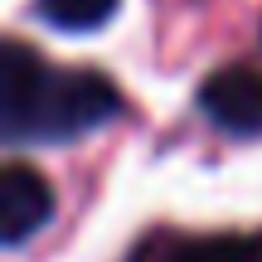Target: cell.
<instances>
[{
	"label": "cell",
	"mask_w": 262,
	"mask_h": 262,
	"mask_svg": "<svg viewBox=\"0 0 262 262\" xmlns=\"http://www.w3.org/2000/svg\"><path fill=\"white\" fill-rule=\"evenodd\" d=\"M122 112V93L93 68H54L19 39L0 49V126L10 141H78Z\"/></svg>",
	"instance_id": "cell-1"
},
{
	"label": "cell",
	"mask_w": 262,
	"mask_h": 262,
	"mask_svg": "<svg viewBox=\"0 0 262 262\" xmlns=\"http://www.w3.org/2000/svg\"><path fill=\"white\" fill-rule=\"evenodd\" d=\"M199 112L228 136H257L262 131V68L224 63L199 88Z\"/></svg>",
	"instance_id": "cell-2"
},
{
	"label": "cell",
	"mask_w": 262,
	"mask_h": 262,
	"mask_svg": "<svg viewBox=\"0 0 262 262\" xmlns=\"http://www.w3.org/2000/svg\"><path fill=\"white\" fill-rule=\"evenodd\" d=\"M54 219V185L25 160L0 170V243L19 248Z\"/></svg>",
	"instance_id": "cell-3"
},
{
	"label": "cell",
	"mask_w": 262,
	"mask_h": 262,
	"mask_svg": "<svg viewBox=\"0 0 262 262\" xmlns=\"http://www.w3.org/2000/svg\"><path fill=\"white\" fill-rule=\"evenodd\" d=\"M131 262H262V228L257 233H150L131 253Z\"/></svg>",
	"instance_id": "cell-4"
},
{
	"label": "cell",
	"mask_w": 262,
	"mask_h": 262,
	"mask_svg": "<svg viewBox=\"0 0 262 262\" xmlns=\"http://www.w3.org/2000/svg\"><path fill=\"white\" fill-rule=\"evenodd\" d=\"M34 10L44 15V25L68 29V34H88V29H102L112 19L117 0H34Z\"/></svg>",
	"instance_id": "cell-5"
}]
</instances>
